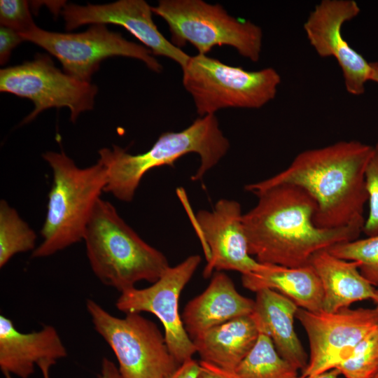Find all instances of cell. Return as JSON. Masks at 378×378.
Returning a JSON list of instances; mask_svg holds the SVG:
<instances>
[{"instance_id":"4316f807","label":"cell","mask_w":378,"mask_h":378,"mask_svg":"<svg viewBox=\"0 0 378 378\" xmlns=\"http://www.w3.org/2000/svg\"><path fill=\"white\" fill-rule=\"evenodd\" d=\"M0 23L18 33H25L36 25L24 0H1Z\"/></svg>"},{"instance_id":"7c38bea8","label":"cell","mask_w":378,"mask_h":378,"mask_svg":"<svg viewBox=\"0 0 378 378\" xmlns=\"http://www.w3.org/2000/svg\"><path fill=\"white\" fill-rule=\"evenodd\" d=\"M295 318L307 332L309 356L302 376L317 375L336 369L356 346L378 326V307L344 308L335 312L298 308Z\"/></svg>"},{"instance_id":"6da1fadb","label":"cell","mask_w":378,"mask_h":378,"mask_svg":"<svg viewBox=\"0 0 378 378\" xmlns=\"http://www.w3.org/2000/svg\"><path fill=\"white\" fill-rule=\"evenodd\" d=\"M256 205L243 214L248 252L262 264L287 267L309 265L318 251L358 239L365 222L332 229L314 222L316 204L302 188L274 186L254 193Z\"/></svg>"},{"instance_id":"f546056e","label":"cell","mask_w":378,"mask_h":378,"mask_svg":"<svg viewBox=\"0 0 378 378\" xmlns=\"http://www.w3.org/2000/svg\"><path fill=\"white\" fill-rule=\"evenodd\" d=\"M200 365L198 378H240L234 371L227 370L201 360Z\"/></svg>"},{"instance_id":"4dcf8cb0","label":"cell","mask_w":378,"mask_h":378,"mask_svg":"<svg viewBox=\"0 0 378 378\" xmlns=\"http://www.w3.org/2000/svg\"><path fill=\"white\" fill-rule=\"evenodd\" d=\"M200 362L191 358L181 363L168 378H198Z\"/></svg>"},{"instance_id":"44dd1931","label":"cell","mask_w":378,"mask_h":378,"mask_svg":"<svg viewBox=\"0 0 378 378\" xmlns=\"http://www.w3.org/2000/svg\"><path fill=\"white\" fill-rule=\"evenodd\" d=\"M259 333L250 314L211 328L192 340L201 361L235 371L255 344Z\"/></svg>"},{"instance_id":"9c48e42d","label":"cell","mask_w":378,"mask_h":378,"mask_svg":"<svg viewBox=\"0 0 378 378\" xmlns=\"http://www.w3.org/2000/svg\"><path fill=\"white\" fill-rule=\"evenodd\" d=\"M24 41L35 43L54 55L66 74L90 83L100 62L109 57L122 56L139 59L150 70L160 72L162 65L144 46L125 39L104 24H93L80 33H58L34 26L19 33Z\"/></svg>"},{"instance_id":"83f0119b","label":"cell","mask_w":378,"mask_h":378,"mask_svg":"<svg viewBox=\"0 0 378 378\" xmlns=\"http://www.w3.org/2000/svg\"><path fill=\"white\" fill-rule=\"evenodd\" d=\"M23 38L20 34L11 29L1 26L0 27V64H5L10 58L12 50Z\"/></svg>"},{"instance_id":"277c9868","label":"cell","mask_w":378,"mask_h":378,"mask_svg":"<svg viewBox=\"0 0 378 378\" xmlns=\"http://www.w3.org/2000/svg\"><path fill=\"white\" fill-rule=\"evenodd\" d=\"M91 269L120 293L141 281L155 282L170 267L167 257L142 239L109 202L98 200L83 236Z\"/></svg>"},{"instance_id":"9a60e30c","label":"cell","mask_w":378,"mask_h":378,"mask_svg":"<svg viewBox=\"0 0 378 378\" xmlns=\"http://www.w3.org/2000/svg\"><path fill=\"white\" fill-rule=\"evenodd\" d=\"M61 13L66 30L87 24H114L126 29L153 55L167 57L183 67L190 55L167 40L153 22L152 7L144 0H120L87 6L66 4Z\"/></svg>"},{"instance_id":"7a4b0ae2","label":"cell","mask_w":378,"mask_h":378,"mask_svg":"<svg viewBox=\"0 0 378 378\" xmlns=\"http://www.w3.org/2000/svg\"><path fill=\"white\" fill-rule=\"evenodd\" d=\"M373 146L358 141H340L305 150L289 166L245 190L253 194L267 188L292 184L304 190L315 201V225L332 229L365 222L368 202L365 172Z\"/></svg>"},{"instance_id":"3957f363","label":"cell","mask_w":378,"mask_h":378,"mask_svg":"<svg viewBox=\"0 0 378 378\" xmlns=\"http://www.w3.org/2000/svg\"><path fill=\"white\" fill-rule=\"evenodd\" d=\"M230 142L220 129L215 115L199 117L179 132H165L145 153L130 154L118 146L103 148L99 160L106 168L107 181L104 192L118 200L131 202L144 176L152 169L169 165L181 157L196 153L200 164L192 181L204 175L225 156Z\"/></svg>"},{"instance_id":"603a6c76","label":"cell","mask_w":378,"mask_h":378,"mask_svg":"<svg viewBox=\"0 0 378 378\" xmlns=\"http://www.w3.org/2000/svg\"><path fill=\"white\" fill-rule=\"evenodd\" d=\"M35 232L6 201L0 202V267L17 253L34 251Z\"/></svg>"},{"instance_id":"ba28073f","label":"cell","mask_w":378,"mask_h":378,"mask_svg":"<svg viewBox=\"0 0 378 378\" xmlns=\"http://www.w3.org/2000/svg\"><path fill=\"white\" fill-rule=\"evenodd\" d=\"M86 309L94 330L113 351L122 378H168L181 365L157 325L141 314L117 317L92 299Z\"/></svg>"},{"instance_id":"836d02e7","label":"cell","mask_w":378,"mask_h":378,"mask_svg":"<svg viewBox=\"0 0 378 378\" xmlns=\"http://www.w3.org/2000/svg\"><path fill=\"white\" fill-rule=\"evenodd\" d=\"M373 378H378V373Z\"/></svg>"},{"instance_id":"52a82bcc","label":"cell","mask_w":378,"mask_h":378,"mask_svg":"<svg viewBox=\"0 0 378 378\" xmlns=\"http://www.w3.org/2000/svg\"><path fill=\"white\" fill-rule=\"evenodd\" d=\"M153 13L167 24L171 42L181 48L192 45L207 55L218 46H229L253 62L260 59L262 31L257 24L230 15L220 4L202 0H160Z\"/></svg>"},{"instance_id":"d6986e66","label":"cell","mask_w":378,"mask_h":378,"mask_svg":"<svg viewBox=\"0 0 378 378\" xmlns=\"http://www.w3.org/2000/svg\"><path fill=\"white\" fill-rule=\"evenodd\" d=\"M309 265L322 285V311L335 312L364 300L378 304L377 290L360 274L359 262L337 258L328 250H322L312 255Z\"/></svg>"},{"instance_id":"e575fe53","label":"cell","mask_w":378,"mask_h":378,"mask_svg":"<svg viewBox=\"0 0 378 378\" xmlns=\"http://www.w3.org/2000/svg\"><path fill=\"white\" fill-rule=\"evenodd\" d=\"M377 290V294H378V289Z\"/></svg>"},{"instance_id":"4fadbf2b","label":"cell","mask_w":378,"mask_h":378,"mask_svg":"<svg viewBox=\"0 0 378 378\" xmlns=\"http://www.w3.org/2000/svg\"><path fill=\"white\" fill-rule=\"evenodd\" d=\"M354 0H322L303 24L309 43L318 56L333 57L342 70L346 90L360 95L370 81V62L351 47L342 34L343 24L360 13Z\"/></svg>"},{"instance_id":"8992f818","label":"cell","mask_w":378,"mask_h":378,"mask_svg":"<svg viewBox=\"0 0 378 378\" xmlns=\"http://www.w3.org/2000/svg\"><path fill=\"white\" fill-rule=\"evenodd\" d=\"M181 69L200 117L226 108H260L274 99L281 81L274 68L248 71L202 54L190 56Z\"/></svg>"},{"instance_id":"ffe728a7","label":"cell","mask_w":378,"mask_h":378,"mask_svg":"<svg viewBox=\"0 0 378 378\" xmlns=\"http://www.w3.org/2000/svg\"><path fill=\"white\" fill-rule=\"evenodd\" d=\"M241 281L251 291L271 289L290 299L299 308L314 312L323 310L322 285L310 265L287 267L262 264L258 270L242 275Z\"/></svg>"},{"instance_id":"7402d4cb","label":"cell","mask_w":378,"mask_h":378,"mask_svg":"<svg viewBox=\"0 0 378 378\" xmlns=\"http://www.w3.org/2000/svg\"><path fill=\"white\" fill-rule=\"evenodd\" d=\"M234 372L240 378L298 377V370L281 357L270 337L261 332L255 344Z\"/></svg>"},{"instance_id":"30bf717a","label":"cell","mask_w":378,"mask_h":378,"mask_svg":"<svg viewBox=\"0 0 378 378\" xmlns=\"http://www.w3.org/2000/svg\"><path fill=\"white\" fill-rule=\"evenodd\" d=\"M97 90L91 83L61 71L45 54L0 71L1 92L29 99L34 104L22 123L31 121L46 109L64 106L70 109L71 120L75 122L80 113L93 108Z\"/></svg>"},{"instance_id":"2e32d148","label":"cell","mask_w":378,"mask_h":378,"mask_svg":"<svg viewBox=\"0 0 378 378\" xmlns=\"http://www.w3.org/2000/svg\"><path fill=\"white\" fill-rule=\"evenodd\" d=\"M67 356L57 330L44 326L40 330L24 333L13 321L0 315V368L6 375L29 378L35 366L49 363L55 365Z\"/></svg>"},{"instance_id":"1f68e13d","label":"cell","mask_w":378,"mask_h":378,"mask_svg":"<svg viewBox=\"0 0 378 378\" xmlns=\"http://www.w3.org/2000/svg\"><path fill=\"white\" fill-rule=\"evenodd\" d=\"M340 372L337 369H333L328 372L314 375V376H307V377H297L296 378H340Z\"/></svg>"},{"instance_id":"d6a6232c","label":"cell","mask_w":378,"mask_h":378,"mask_svg":"<svg viewBox=\"0 0 378 378\" xmlns=\"http://www.w3.org/2000/svg\"><path fill=\"white\" fill-rule=\"evenodd\" d=\"M370 81L378 84V62H370Z\"/></svg>"},{"instance_id":"d4e9b609","label":"cell","mask_w":378,"mask_h":378,"mask_svg":"<svg viewBox=\"0 0 378 378\" xmlns=\"http://www.w3.org/2000/svg\"><path fill=\"white\" fill-rule=\"evenodd\" d=\"M336 369L346 378H373L378 373V326Z\"/></svg>"},{"instance_id":"5b68a950","label":"cell","mask_w":378,"mask_h":378,"mask_svg":"<svg viewBox=\"0 0 378 378\" xmlns=\"http://www.w3.org/2000/svg\"><path fill=\"white\" fill-rule=\"evenodd\" d=\"M42 157L52 169V183L40 232L43 241L32 251L36 258L50 256L83 239L107 181L106 168L99 160L80 168L63 151H48Z\"/></svg>"},{"instance_id":"cb8c5ba5","label":"cell","mask_w":378,"mask_h":378,"mask_svg":"<svg viewBox=\"0 0 378 378\" xmlns=\"http://www.w3.org/2000/svg\"><path fill=\"white\" fill-rule=\"evenodd\" d=\"M327 250L337 258L359 262L360 274L378 286V234L339 243Z\"/></svg>"},{"instance_id":"e0dca14e","label":"cell","mask_w":378,"mask_h":378,"mask_svg":"<svg viewBox=\"0 0 378 378\" xmlns=\"http://www.w3.org/2000/svg\"><path fill=\"white\" fill-rule=\"evenodd\" d=\"M254 306L255 300L240 294L226 274L216 272L206 289L186 304L181 317L192 340L211 328L251 314Z\"/></svg>"},{"instance_id":"ac0fdd59","label":"cell","mask_w":378,"mask_h":378,"mask_svg":"<svg viewBox=\"0 0 378 378\" xmlns=\"http://www.w3.org/2000/svg\"><path fill=\"white\" fill-rule=\"evenodd\" d=\"M298 308L281 293L262 289L256 292L251 315L259 331L270 337L281 357L297 370L304 372L309 358L293 327Z\"/></svg>"},{"instance_id":"8fae6325","label":"cell","mask_w":378,"mask_h":378,"mask_svg":"<svg viewBox=\"0 0 378 378\" xmlns=\"http://www.w3.org/2000/svg\"><path fill=\"white\" fill-rule=\"evenodd\" d=\"M201 261L200 255H191L169 267L150 286L122 292L115 302L116 308L125 314L148 312L155 315L162 324L168 348L179 364L197 353L179 312V298Z\"/></svg>"},{"instance_id":"5bb4252c","label":"cell","mask_w":378,"mask_h":378,"mask_svg":"<svg viewBox=\"0 0 378 378\" xmlns=\"http://www.w3.org/2000/svg\"><path fill=\"white\" fill-rule=\"evenodd\" d=\"M194 221L207 262L203 270L204 278L214 271L232 270L244 275L261 267L262 263L248 252L238 202L220 199L211 211H199Z\"/></svg>"},{"instance_id":"484cf974","label":"cell","mask_w":378,"mask_h":378,"mask_svg":"<svg viewBox=\"0 0 378 378\" xmlns=\"http://www.w3.org/2000/svg\"><path fill=\"white\" fill-rule=\"evenodd\" d=\"M365 178L369 213L362 232L371 237L378 234V142L373 146L365 167Z\"/></svg>"},{"instance_id":"f1b7e54d","label":"cell","mask_w":378,"mask_h":378,"mask_svg":"<svg viewBox=\"0 0 378 378\" xmlns=\"http://www.w3.org/2000/svg\"><path fill=\"white\" fill-rule=\"evenodd\" d=\"M52 365L49 363H41L38 368H40L43 378H50V368ZM99 378H122L118 368L113 361L104 357L102 358L101 373Z\"/></svg>"}]
</instances>
